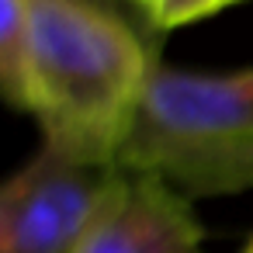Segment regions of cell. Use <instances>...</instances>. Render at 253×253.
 Masks as SVG:
<instances>
[{"label": "cell", "mask_w": 253, "mask_h": 253, "mask_svg": "<svg viewBox=\"0 0 253 253\" xmlns=\"http://www.w3.org/2000/svg\"><path fill=\"white\" fill-rule=\"evenodd\" d=\"M28 59H32V4L0 0V87L7 104L25 111L28 101Z\"/></svg>", "instance_id": "obj_5"}, {"label": "cell", "mask_w": 253, "mask_h": 253, "mask_svg": "<svg viewBox=\"0 0 253 253\" xmlns=\"http://www.w3.org/2000/svg\"><path fill=\"white\" fill-rule=\"evenodd\" d=\"M239 253H253V236H250V239L243 243V250H239Z\"/></svg>", "instance_id": "obj_8"}, {"label": "cell", "mask_w": 253, "mask_h": 253, "mask_svg": "<svg viewBox=\"0 0 253 253\" xmlns=\"http://www.w3.org/2000/svg\"><path fill=\"white\" fill-rule=\"evenodd\" d=\"M236 0H149L146 4V18L156 32H173L184 25H194L201 18H211L218 11H225Z\"/></svg>", "instance_id": "obj_6"}, {"label": "cell", "mask_w": 253, "mask_h": 253, "mask_svg": "<svg viewBox=\"0 0 253 253\" xmlns=\"http://www.w3.org/2000/svg\"><path fill=\"white\" fill-rule=\"evenodd\" d=\"M84 4H97V7H108V11H118V14H128L135 4L132 0H84Z\"/></svg>", "instance_id": "obj_7"}, {"label": "cell", "mask_w": 253, "mask_h": 253, "mask_svg": "<svg viewBox=\"0 0 253 253\" xmlns=\"http://www.w3.org/2000/svg\"><path fill=\"white\" fill-rule=\"evenodd\" d=\"M118 173V160L42 139L0 191V253H77Z\"/></svg>", "instance_id": "obj_3"}, {"label": "cell", "mask_w": 253, "mask_h": 253, "mask_svg": "<svg viewBox=\"0 0 253 253\" xmlns=\"http://www.w3.org/2000/svg\"><path fill=\"white\" fill-rule=\"evenodd\" d=\"M132 4H135V0H132ZM135 7H139V4H135ZM139 11H142V7H139Z\"/></svg>", "instance_id": "obj_10"}, {"label": "cell", "mask_w": 253, "mask_h": 253, "mask_svg": "<svg viewBox=\"0 0 253 253\" xmlns=\"http://www.w3.org/2000/svg\"><path fill=\"white\" fill-rule=\"evenodd\" d=\"M135 4H139V7H142V14H146V4H149V0H135Z\"/></svg>", "instance_id": "obj_9"}, {"label": "cell", "mask_w": 253, "mask_h": 253, "mask_svg": "<svg viewBox=\"0 0 253 253\" xmlns=\"http://www.w3.org/2000/svg\"><path fill=\"white\" fill-rule=\"evenodd\" d=\"M32 59L25 111L42 139L118 160L146 87L160 66L156 45L128 14L84 0H28Z\"/></svg>", "instance_id": "obj_1"}, {"label": "cell", "mask_w": 253, "mask_h": 253, "mask_svg": "<svg viewBox=\"0 0 253 253\" xmlns=\"http://www.w3.org/2000/svg\"><path fill=\"white\" fill-rule=\"evenodd\" d=\"M77 253H208L194 198L153 170L122 173Z\"/></svg>", "instance_id": "obj_4"}, {"label": "cell", "mask_w": 253, "mask_h": 253, "mask_svg": "<svg viewBox=\"0 0 253 253\" xmlns=\"http://www.w3.org/2000/svg\"><path fill=\"white\" fill-rule=\"evenodd\" d=\"M122 163L153 170L187 198L253 187V66L191 73L156 66Z\"/></svg>", "instance_id": "obj_2"}]
</instances>
